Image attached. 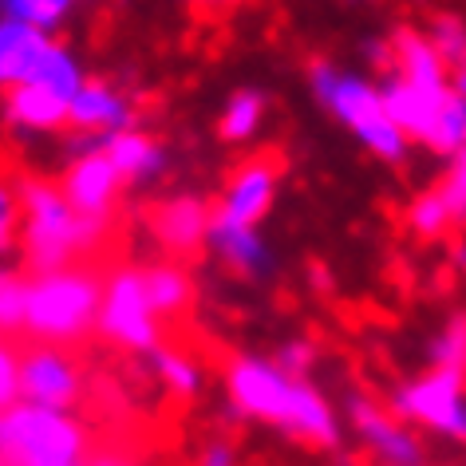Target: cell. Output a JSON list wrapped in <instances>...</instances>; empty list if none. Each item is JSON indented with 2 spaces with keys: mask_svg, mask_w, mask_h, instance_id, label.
Wrapping results in <instances>:
<instances>
[{
  "mask_svg": "<svg viewBox=\"0 0 466 466\" xmlns=\"http://www.w3.org/2000/svg\"><path fill=\"white\" fill-rule=\"evenodd\" d=\"M226 395L241 419H258L309 447H340V419L309 380H293L269 356H233L226 364Z\"/></svg>",
  "mask_w": 466,
  "mask_h": 466,
  "instance_id": "6da1fadb",
  "label": "cell"
},
{
  "mask_svg": "<svg viewBox=\"0 0 466 466\" xmlns=\"http://www.w3.org/2000/svg\"><path fill=\"white\" fill-rule=\"evenodd\" d=\"M20 246L32 273H56L96 253L111 233V218H87L67 206L60 182L20 178Z\"/></svg>",
  "mask_w": 466,
  "mask_h": 466,
  "instance_id": "7a4b0ae2",
  "label": "cell"
},
{
  "mask_svg": "<svg viewBox=\"0 0 466 466\" xmlns=\"http://www.w3.org/2000/svg\"><path fill=\"white\" fill-rule=\"evenodd\" d=\"M309 87L317 103L332 115L340 127H348L360 147L380 162H403L407 158V135L391 123L388 107H383L380 87L368 76L336 67L332 60H312L309 64Z\"/></svg>",
  "mask_w": 466,
  "mask_h": 466,
  "instance_id": "3957f363",
  "label": "cell"
},
{
  "mask_svg": "<svg viewBox=\"0 0 466 466\" xmlns=\"http://www.w3.org/2000/svg\"><path fill=\"white\" fill-rule=\"evenodd\" d=\"M103 305V277L91 265H64L56 273H36L28 281L25 332L40 344H76L96 332Z\"/></svg>",
  "mask_w": 466,
  "mask_h": 466,
  "instance_id": "277c9868",
  "label": "cell"
},
{
  "mask_svg": "<svg viewBox=\"0 0 466 466\" xmlns=\"http://www.w3.org/2000/svg\"><path fill=\"white\" fill-rule=\"evenodd\" d=\"M91 439L72 411L13 403L0 411V462L5 466H87Z\"/></svg>",
  "mask_w": 466,
  "mask_h": 466,
  "instance_id": "5b68a950",
  "label": "cell"
},
{
  "mask_svg": "<svg viewBox=\"0 0 466 466\" xmlns=\"http://www.w3.org/2000/svg\"><path fill=\"white\" fill-rule=\"evenodd\" d=\"M99 336L123 352L135 356H150L162 348V320L155 317L147 300V285H143V269L135 265H119L107 281H103V305H99V320H96Z\"/></svg>",
  "mask_w": 466,
  "mask_h": 466,
  "instance_id": "8992f818",
  "label": "cell"
},
{
  "mask_svg": "<svg viewBox=\"0 0 466 466\" xmlns=\"http://www.w3.org/2000/svg\"><path fill=\"white\" fill-rule=\"evenodd\" d=\"M391 411L415 431H435L451 442H466V376L431 368L391 391Z\"/></svg>",
  "mask_w": 466,
  "mask_h": 466,
  "instance_id": "52a82bcc",
  "label": "cell"
},
{
  "mask_svg": "<svg viewBox=\"0 0 466 466\" xmlns=\"http://www.w3.org/2000/svg\"><path fill=\"white\" fill-rule=\"evenodd\" d=\"M348 423H352L356 439L364 442L371 462L380 466H427V447L415 435V427H407L391 407H380L371 395L352 391L348 395Z\"/></svg>",
  "mask_w": 466,
  "mask_h": 466,
  "instance_id": "ba28073f",
  "label": "cell"
},
{
  "mask_svg": "<svg viewBox=\"0 0 466 466\" xmlns=\"http://www.w3.org/2000/svg\"><path fill=\"white\" fill-rule=\"evenodd\" d=\"M20 400L52 407V411H76L84 400V368L60 344H36L20 352Z\"/></svg>",
  "mask_w": 466,
  "mask_h": 466,
  "instance_id": "9c48e42d",
  "label": "cell"
},
{
  "mask_svg": "<svg viewBox=\"0 0 466 466\" xmlns=\"http://www.w3.org/2000/svg\"><path fill=\"white\" fill-rule=\"evenodd\" d=\"M277 182H281V162H277V155H258V158L241 162V167L233 170V178L226 182V190H221V202L214 206V221L261 229L265 214L273 209Z\"/></svg>",
  "mask_w": 466,
  "mask_h": 466,
  "instance_id": "30bf717a",
  "label": "cell"
},
{
  "mask_svg": "<svg viewBox=\"0 0 466 466\" xmlns=\"http://www.w3.org/2000/svg\"><path fill=\"white\" fill-rule=\"evenodd\" d=\"M60 190H64L67 206H72L76 214L115 218V202H119L123 178H119V170L111 167V158L103 155V150H91V155H79V158L67 162Z\"/></svg>",
  "mask_w": 466,
  "mask_h": 466,
  "instance_id": "8fae6325",
  "label": "cell"
},
{
  "mask_svg": "<svg viewBox=\"0 0 466 466\" xmlns=\"http://www.w3.org/2000/svg\"><path fill=\"white\" fill-rule=\"evenodd\" d=\"M214 209L198 194H174L150 209V233L170 258H190L206 246Z\"/></svg>",
  "mask_w": 466,
  "mask_h": 466,
  "instance_id": "7c38bea8",
  "label": "cell"
},
{
  "mask_svg": "<svg viewBox=\"0 0 466 466\" xmlns=\"http://www.w3.org/2000/svg\"><path fill=\"white\" fill-rule=\"evenodd\" d=\"M67 127L79 135L111 138L135 127V103L119 87H111L107 79H87L67 103Z\"/></svg>",
  "mask_w": 466,
  "mask_h": 466,
  "instance_id": "4fadbf2b",
  "label": "cell"
},
{
  "mask_svg": "<svg viewBox=\"0 0 466 466\" xmlns=\"http://www.w3.org/2000/svg\"><path fill=\"white\" fill-rule=\"evenodd\" d=\"M67 103L64 96L40 87V84H20V87H8L5 99H0V119L5 127H13L16 135H52V131H64L67 127Z\"/></svg>",
  "mask_w": 466,
  "mask_h": 466,
  "instance_id": "5bb4252c",
  "label": "cell"
},
{
  "mask_svg": "<svg viewBox=\"0 0 466 466\" xmlns=\"http://www.w3.org/2000/svg\"><path fill=\"white\" fill-rule=\"evenodd\" d=\"M206 246L214 249V258L233 269L246 281H269L277 273V258L265 246L261 229H246V226H226V221H209V238Z\"/></svg>",
  "mask_w": 466,
  "mask_h": 466,
  "instance_id": "9a60e30c",
  "label": "cell"
},
{
  "mask_svg": "<svg viewBox=\"0 0 466 466\" xmlns=\"http://www.w3.org/2000/svg\"><path fill=\"white\" fill-rule=\"evenodd\" d=\"M380 96H383V107H388L391 123L407 135V143L427 147V138H431V131H435L439 115H442V107H447V99L454 96V91L451 96H435V91H419L411 84H403L400 76H383Z\"/></svg>",
  "mask_w": 466,
  "mask_h": 466,
  "instance_id": "2e32d148",
  "label": "cell"
},
{
  "mask_svg": "<svg viewBox=\"0 0 466 466\" xmlns=\"http://www.w3.org/2000/svg\"><path fill=\"white\" fill-rule=\"evenodd\" d=\"M391 52H395V67L388 76H400L403 84H411L419 91H435V96H451V67L447 60L435 52L419 28H400L391 36Z\"/></svg>",
  "mask_w": 466,
  "mask_h": 466,
  "instance_id": "e0dca14e",
  "label": "cell"
},
{
  "mask_svg": "<svg viewBox=\"0 0 466 466\" xmlns=\"http://www.w3.org/2000/svg\"><path fill=\"white\" fill-rule=\"evenodd\" d=\"M103 155L111 158V167L119 170L123 186H147L167 170V150L158 138H150L147 131H119L103 143Z\"/></svg>",
  "mask_w": 466,
  "mask_h": 466,
  "instance_id": "ac0fdd59",
  "label": "cell"
},
{
  "mask_svg": "<svg viewBox=\"0 0 466 466\" xmlns=\"http://www.w3.org/2000/svg\"><path fill=\"white\" fill-rule=\"evenodd\" d=\"M48 40H52L48 32L0 16V91L25 84L40 60V52L48 48Z\"/></svg>",
  "mask_w": 466,
  "mask_h": 466,
  "instance_id": "d6986e66",
  "label": "cell"
},
{
  "mask_svg": "<svg viewBox=\"0 0 466 466\" xmlns=\"http://www.w3.org/2000/svg\"><path fill=\"white\" fill-rule=\"evenodd\" d=\"M143 285H147V300L155 309L158 320H178L194 300V281L178 261H155L143 269Z\"/></svg>",
  "mask_w": 466,
  "mask_h": 466,
  "instance_id": "ffe728a7",
  "label": "cell"
},
{
  "mask_svg": "<svg viewBox=\"0 0 466 466\" xmlns=\"http://www.w3.org/2000/svg\"><path fill=\"white\" fill-rule=\"evenodd\" d=\"M25 84H40V87L56 91V96L72 99L76 91L87 84V76H84V64H79V56L67 48V44L48 40V48L40 52V60H36V67H32V76L25 79Z\"/></svg>",
  "mask_w": 466,
  "mask_h": 466,
  "instance_id": "44dd1931",
  "label": "cell"
},
{
  "mask_svg": "<svg viewBox=\"0 0 466 466\" xmlns=\"http://www.w3.org/2000/svg\"><path fill=\"white\" fill-rule=\"evenodd\" d=\"M261 119H265V96L261 91H233L229 103L221 107V119H218V135L226 143H249L253 135L261 131Z\"/></svg>",
  "mask_w": 466,
  "mask_h": 466,
  "instance_id": "7402d4cb",
  "label": "cell"
},
{
  "mask_svg": "<svg viewBox=\"0 0 466 466\" xmlns=\"http://www.w3.org/2000/svg\"><path fill=\"white\" fill-rule=\"evenodd\" d=\"M150 368H155L158 383L167 388L170 395H178V400H194L198 391H202V364H198L194 356L186 352H174V348H158V352H150Z\"/></svg>",
  "mask_w": 466,
  "mask_h": 466,
  "instance_id": "603a6c76",
  "label": "cell"
},
{
  "mask_svg": "<svg viewBox=\"0 0 466 466\" xmlns=\"http://www.w3.org/2000/svg\"><path fill=\"white\" fill-rule=\"evenodd\" d=\"M79 0H0V16L8 20H20V25H32L40 32H52L72 16V8Z\"/></svg>",
  "mask_w": 466,
  "mask_h": 466,
  "instance_id": "cb8c5ba5",
  "label": "cell"
},
{
  "mask_svg": "<svg viewBox=\"0 0 466 466\" xmlns=\"http://www.w3.org/2000/svg\"><path fill=\"white\" fill-rule=\"evenodd\" d=\"M427 360H431V368H439V371H459V376H466V317L462 312L451 317L431 336Z\"/></svg>",
  "mask_w": 466,
  "mask_h": 466,
  "instance_id": "d4e9b609",
  "label": "cell"
},
{
  "mask_svg": "<svg viewBox=\"0 0 466 466\" xmlns=\"http://www.w3.org/2000/svg\"><path fill=\"white\" fill-rule=\"evenodd\" d=\"M407 229H411L415 238H423V241H439V238H447V233L454 229L447 206H442V198L435 190L419 194L415 202L407 206Z\"/></svg>",
  "mask_w": 466,
  "mask_h": 466,
  "instance_id": "484cf974",
  "label": "cell"
},
{
  "mask_svg": "<svg viewBox=\"0 0 466 466\" xmlns=\"http://www.w3.org/2000/svg\"><path fill=\"white\" fill-rule=\"evenodd\" d=\"M427 147L439 150V155H447V158L462 155L466 150V99H459V96L447 99V107H442L435 131H431V138H427Z\"/></svg>",
  "mask_w": 466,
  "mask_h": 466,
  "instance_id": "4316f807",
  "label": "cell"
},
{
  "mask_svg": "<svg viewBox=\"0 0 466 466\" xmlns=\"http://www.w3.org/2000/svg\"><path fill=\"white\" fill-rule=\"evenodd\" d=\"M25 309H28V281L16 269L0 265V336L25 332Z\"/></svg>",
  "mask_w": 466,
  "mask_h": 466,
  "instance_id": "83f0119b",
  "label": "cell"
},
{
  "mask_svg": "<svg viewBox=\"0 0 466 466\" xmlns=\"http://www.w3.org/2000/svg\"><path fill=\"white\" fill-rule=\"evenodd\" d=\"M427 40L435 44V52L447 60V67H466V25L459 16H435L431 20Z\"/></svg>",
  "mask_w": 466,
  "mask_h": 466,
  "instance_id": "f1b7e54d",
  "label": "cell"
},
{
  "mask_svg": "<svg viewBox=\"0 0 466 466\" xmlns=\"http://www.w3.org/2000/svg\"><path fill=\"white\" fill-rule=\"evenodd\" d=\"M435 194L442 198L454 226H466V150L451 158V167L442 174V182L435 186Z\"/></svg>",
  "mask_w": 466,
  "mask_h": 466,
  "instance_id": "f546056e",
  "label": "cell"
},
{
  "mask_svg": "<svg viewBox=\"0 0 466 466\" xmlns=\"http://www.w3.org/2000/svg\"><path fill=\"white\" fill-rule=\"evenodd\" d=\"M20 246V194L0 174V258Z\"/></svg>",
  "mask_w": 466,
  "mask_h": 466,
  "instance_id": "4dcf8cb0",
  "label": "cell"
},
{
  "mask_svg": "<svg viewBox=\"0 0 466 466\" xmlns=\"http://www.w3.org/2000/svg\"><path fill=\"white\" fill-rule=\"evenodd\" d=\"M273 364L293 380H309L312 364H317V348H312V340H305V336H293V340H285L281 348H277Z\"/></svg>",
  "mask_w": 466,
  "mask_h": 466,
  "instance_id": "1f68e13d",
  "label": "cell"
},
{
  "mask_svg": "<svg viewBox=\"0 0 466 466\" xmlns=\"http://www.w3.org/2000/svg\"><path fill=\"white\" fill-rule=\"evenodd\" d=\"M20 403V352L0 336V411Z\"/></svg>",
  "mask_w": 466,
  "mask_h": 466,
  "instance_id": "d6a6232c",
  "label": "cell"
},
{
  "mask_svg": "<svg viewBox=\"0 0 466 466\" xmlns=\"http://www.w3.org/2000/svg\"><path fill=\"white\" fill-rule=\"evenodd\" d=\"M194 466H241L238 459V447H233V439H209L202 451H198V459Z\"/></svg>",
  "mask_w": 466,
  "mask_h": 466,
  "instance_id": "836d02e7",
  "label": "cell"
},
{
  "mask_svg": "<svg viewBox=\"0 0 466 466\" xmlns=\"http://www.w3.org/2000/svg\"><path fill=\"white\" fill-rule=\"evenodd\" d=\"M87 466H131V462H127L119 451H99V454H91L87 459Z\"/></svg>",
  "mask_w": 466,
  "mask_h": 466,
  "instance_id": "e575fe53",
  "label": "cell"
},
{
  "mask_svg": "<svg viewBox=\"0 0 466 466\" xmlns=\"http://www.w3.org/2000/svg\"><path fill=\"white\" fill-rule=\"evenodd\" d=\"M182 5L202 8V13H221V8H233V5H238V0H182Z\"/></svg>",
  "mask_w": 466,
  "mask_h": 466,
  "instance_id": "d590c367",
  "label": "cell"
},
{
  "mask_svg": "<svg viewBox=\"0 0 466 466\" xmlns=\"http://www.w3.org/2000/svg\"><path fill=\"white\" fill-rule=\"evenodd\" d=\"M451 91L459 99H466V67H454V72H451Z\"/></svg>",
  "mask_w": 466,
  "mask_h": 466,
  "instance_id": "8d00e7d4",
  "label": "cell"
},
{
  "mask_svg": "<svg viewBox=\"0 0 466 466\" xmlns=\"http://www.w3.org/2000/svg\"><path fill=\"white\" fill-rule=\"evenodd\" d=\"M454 265H459V269H466V241H459V246H454Z\"/></svg>",
  "mask_w": 466,
  "mask_h": 466,
  "instance_id": "74e56055",
  "label": "cell"
},
{
  "mask_svg": "<svg viewBox=\"0 0 466 466\" xmlns=\"http://www.w3.org/2000/svg\"><path fill=\"white\" fill-rule=\"evenodd\" d=\"M352 5H360V0H352Z\"/></svg>",
  "mask_w": 466,
  "mask_h": 466,
  "instance_id": "f35d334b",
  "label": "cell"
},
{
  "mask_svg": "<svg viewBox=\"0 0 466 466\" xmlns=\"http://www.w3.org/2000/svg\"><path fill=\"white\" fill-rule=\"evenodd\" d=\"M0 466H5V462H0Z\"/></svg>",
  "mask_w": 466,
  "mask_h": 466,
  "instance_id": "ab89813d",
  "label": "cell"
}]
</instances>
